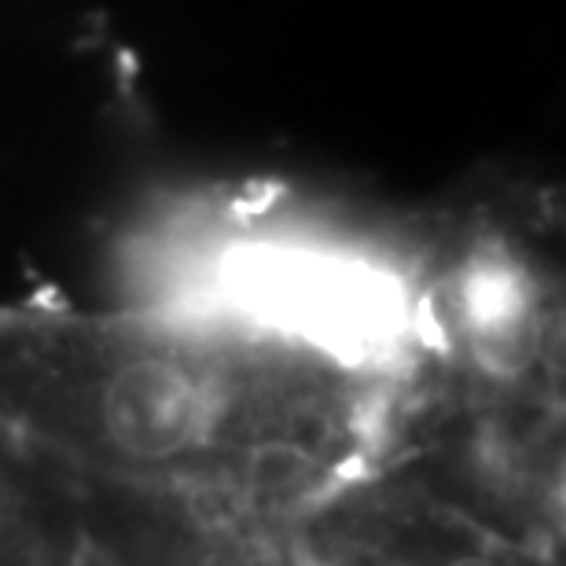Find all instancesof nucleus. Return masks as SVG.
<instances>
[{"label": "nucleus", "instance_id": "f257e3e1", "mask_svg": "<svg viewBox=\"0 0 566 566\" xmlns=\"http://www.w3.org/2000/svg\"><path fill=\"white\" fill-rule=\"evenodd\" d=\"M427 265L291 191H196L133 243L140 310L349 376L412 365Z\"/></svg>", "mask_w": 566, "mask_h": 566}, {"label": "nucleus", "instance_id": "f03ea898", "mask_svg": "<svg viewBox=\"0 0 566 566\" xmlns=\"http://www.w3.org/2000/svg\"><path fill=\"white\" fill-rule=\"evenodd\" d=\"M446 566H496L493 559H485V556H460V559H452Z\"/></svg>", "mask_w": 566, "mask_h": 566}]
</instances>
